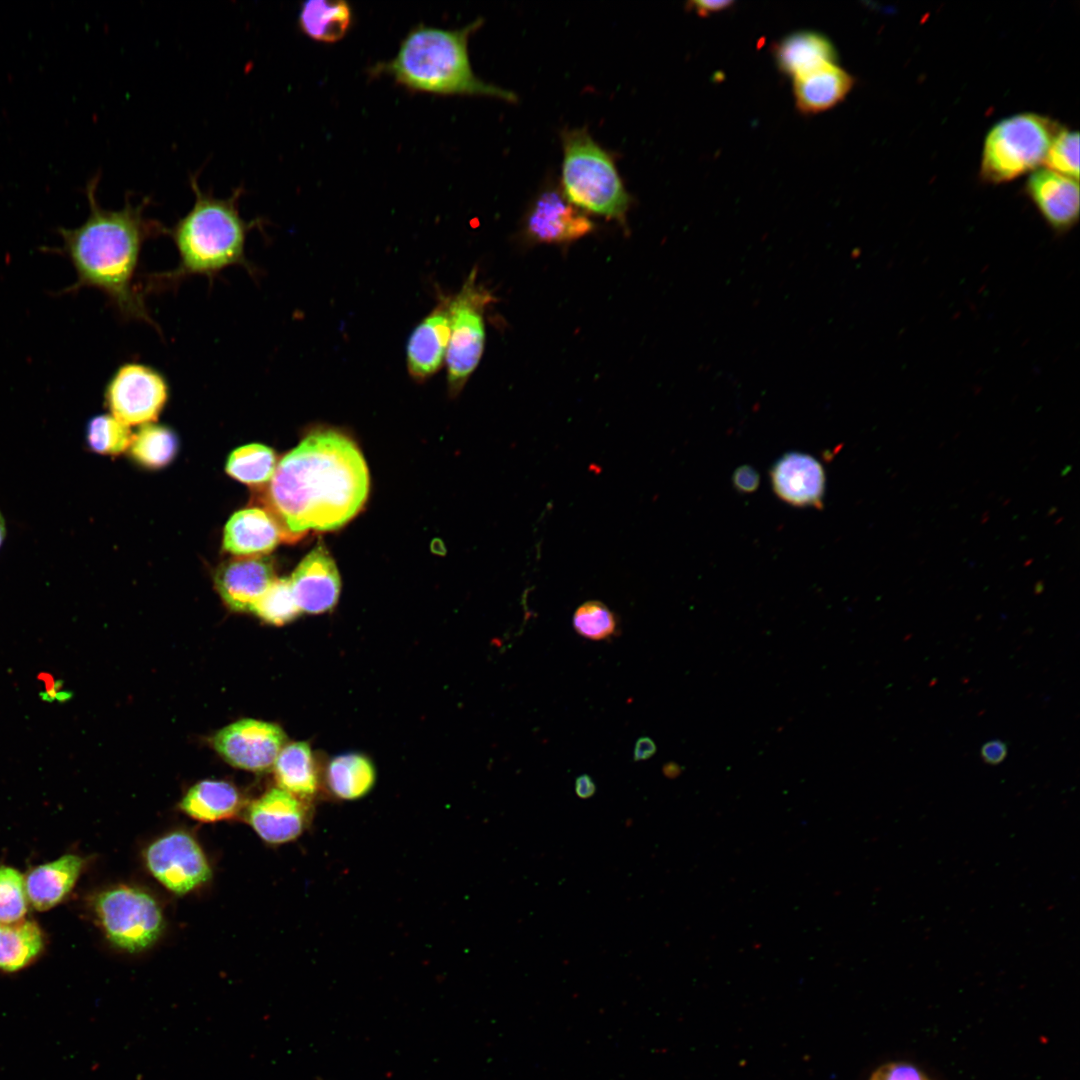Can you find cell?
<instances>
[{
    "instance_id": "cell-13",
    "label": "cell",
    "mask_w": 1080,
    "mask_h": 1080,
    "mask_svg": "<svg viewBox=\"0 0 1080 1080\" xmlns=\"http://www.w3.org/2000/svg\"><path fill=\"white\" fill-rule=\"evenodd\" d=\"M450 297H441L433 310L414 328L406 349L409 375L422 382L442 368L448 349Z\"/></svg>"
},
{
    "instance_id": "cell-33",
    "label": "cell",
    "mask_w": 1080,
    "mask_h": 1080,
    "mask_svg": "<svg viewBox=\"0 0 1080 1080\" xmlns=\"http://www.w3.org/2000/svg\"><path fill=\"white\" fill-rule=\"evenodd\" d=\"M27 906L24 876L13 867L0 866V923L24 919Z\"/></svg>"
},
{
    "instance_id": "cell-8",
    "label": "cell",
    "mask_w": 1080,
    "mask_h": 1080,
    "mask_svg": "<svg viewBox=\"0 0 1080 1080\" xmlns=\"http://www.w3.org/2000/svg\"><path fill=\"white\" fill-rule=\"evenodd\" d=\"M494 300L477 282L473 269L459 292L450 297L451 331L445 363L447 384L452 396L458 395L477 368L485 345V307Z\"/></svg>"
},
{
    "instance_id": "cell-2",
    "label": "cell",
    "mask_w": 1080,
    "mask_h": 1080,
    "mask_svg": "<svg viewBox=\"0 0 1080 1080\" xmlns=\"http://www.w3.org/2000/svg\"><path fill=\"white\" fill-rule=\"evenodd\" d=\"M100 175L86 184L89 215L78 227L60 228L64 254L70 259L76 282L70 290L88 287L101 291L125 320L157 327L147 309L137 270L144 243L167 233L160 222L147 217L149 198L133 204L127 194L121 209L101 207L97 198Z\"/></svg>"
},
{
    "instance_id": "cell-14",
    "label": "cell",
    "mask_w": 1080,
    "mask_h": 1080,
    "mask_svg": "<svg viewBox=\"0 0 1080 1080\" xmlns=\"http://www.w3.org/2000/svg\"><path fill=\"white\" fill-rule=\"evenodd\" d=\"M300 611L323 613L337 602L341 581L336 564L322 543L299 563L290 578Z\"/></svg>"
},
{
    "instance_id": "cell-26",
    "label": "cell",
    "mask_w": 1080,
    "mask_h": 1080,
    "mask_svg": "<svg viewBox=\"0 0 1080 1080\" xmlns=\"http://www.w3.org/2000/svg\"><path fill=\"white\" fill-rule=\"evenodd\" d=\"M273 767L279 788L301 798L316 792L317 774L307 743L294 742L284 746Z\"/></svg>"
},
{
    "instance_id": "cell-5",
    "label": "cell",
    "mask_w": 1080,
    "mask_h": 1080,
    "mask_svg": "<svg viewBox=\"0 0 1080 1080\" xmlns=\"http://www.w3.org/2000/svg\"><path fill=\"white\" fill-rule=\"evenodd\" d=\"M562 188L577 208L623 221L631 199L610 155L586 129L562 133Z\"/></svg>"
},
{
    "instance_id": "cell-17",
    "label": "cell",
    "mask_w": 1080,
    "mask_h": 1080,
    "mask_svg": "<svg viewBox=\"0 0 1080 1080\" xmlns=\"http://www.w3.org/2000/svg\"><path fill=\"white\" fill-rule=\"evenodd\" d=\"M592 229V221L556 190H547L538 197L527 220L528 234L544 243L577 240Z\"/></svg>"
},
{
    "instance_id": "cell-37",
    "label": "cell",
    "mask_w": 1080,
    "mask_h": 1080,
    "mask_svg": "<svg viewBox=\"0 0 1080 1080\" xmlns=\"http://www.w3.org/2000/svg\"><path fill=\"white\" fill-rule=\"evenodd\" d=\"M1007 745L1005 742L995 739L984 743L980 750L982 760L989 765H998L1007 756Z\"/></svg>"
},
{
    "instance_id": "cell-20",
    "label": "cell",
    "mask_w": 1080,
    "mask_h": 1080,
    "mask_svg": "<svg viewBox=\"0 0 1080 1080\" xmlns=\"http://www.w3.org/2000/svg\"><path fill=\"white\" fill-rule=\"evenodd\" d=\"M285 534L266 510L249 508L236 512L224 529L223 546L232 554L256 556L273 550Z\"/></svg>"
},
{
    "instance_id": "cell-16",
    "label": "cell",
    "mask_w": 1080,
    "mask_h": 1080,
    "mask_svg": "<svg viewBox=\"0 0 1080 1080\" xmlns=\"http://www.w3.org/2000/svg\"><path fill=\"white\" fill-rule=\"evenodd\" d=\"M776 495L788 504L823 507L825 473L813 456L789 452L779 458L770 470Z\"/></svg>"
},
{
    "instance_id": "cell-34",
    "label": "cell",
    "mask_w": 1080,
    "mask_h": 1080,
    "mask_svg": "<svg viewBox=\"0 0 1080 1080\" xmlns=\"http://www.w3.org/2000/svg\"><path fill=\"white\" fill-rule=\"evenodd\" d=\"M1045 168L1079 179V134L1060 128L1055 135L1044 162Z\"/></svg>"
},
{
    "instance_id": "cell-10",
    "label": "cell",
    "mask_w": 1080,
    "mask_h": 1080,
    "mask_svg": "<svg viewBox=\"0 0 1080 1080\" xmlns=\"http://www.w3.org/2000/svg\"><path fill=\"white\" fill-rule=\"evenodd\" d=\"M144 860L151 875L178 895L204 885L212 874L202 847L185 831H173L154 840L147 846Z\"/></svg>"
},
{
    "instance_id": "cell-41",
    "label": "cell",
    "mask_w": 1080,
    "mask_h": 1080,
    "mask_svg": "<svg viewBox=\"0 0 1080 1080\" xmlns=\"http://www.w3.org/2000/svg\"><path fill=\"white\" fill-rule=\"evenodd\" d=\"M663 768V772L667 777H674L680 772L679 766L672 762L668 763Z\"/></svg>"
},
{
    "instance_id": "cell-42",
    "label": "cell",
    "mask_w": 1080,
    "mask_h": 1080,
    "mask_svg": "<svg viewBox=\"0 0 1080 1080\" xmlns=\"http://www.w3.org/2000/svg\"><path fill=\"white\" fill-rule=\"evenodd\" d=\"M4 538H5V521H4V518H3V516H2V514L0 512V546L2 545Z\"/></svg>"
},
{
    "instance_id": "cell-27",
    "label": "cell",
    "mask_w": 1080,
    "mask_h": 1080,
    "mask_svg": "<svg viewBox=\"0 0 1080 1080\" xmlns=\"http://www.w3.org/2000/svg\"><path fill=\"white\" fill-rule=\"evenodd\" d=\"M375 769L360 754H345L334 758L327 770L330 790L339 798L355 800L367 794L375 783Z\"/></svg>"
},
{
    "instance_id": "cell-35",
    "label": "cell",
    "mask_w": 1080,
    "mask_h": 1080,
    "mask_svg": "<svg viewBox=\"0 0 1080 1080\" xmlns=\"http://www.w3.org/2000/svg\"><path fill=\"white\" fill-rule=\"evenodd\" d=\"M869 1080H930L912 1064L891 1062L878 1067Z\"/></svg>"
},
{
    "instance_id": "cell-24",
    "label": "cell",
    "mask_w": 1080,
    "mask_h": 1080,
    "mask_svg": "<svg viewBox=\"0 0 1080 1080\" xmlns=\"http://www.w3.org/2000/svg\"><path fill=\"white\" fill-rule=\"evenodd\" d=\"M44 946L43 931L35 921L0 923V971L15 972L27 967Z\"/></svg>"
},
{
    "instance_id": "cell-1",
    "label": "cell",
    "mask_w": 1080,
    "mask_h": 1080,
    "mask_svg": "<svg viewBox=\"0 0 1080 1080\" xmlns=\"http://www.w3.org/2000/svg\"><path fill=\"white\" fill-rule=\"evenodd\" d=\"M366 462L356 444L333 430L315 431L277 464L266 494L286 539L308 530H335L364 505Z\"/></svg>"
},
{
    "instance_id": "cell-18",
    "label": "cell",
    "mask_w": 1080,
    "mask_h": 1080,
    "mask_svg": "<svg viewBox=\"0 0 1080 1080\" xmlns=\"http://www.w3.org/2000/svg\"><path fill=\"white\" fill-rule=\"evenodd\" d=\"M274 579L271 560L264 556H251L223 564L216 572L215 585L229 608L238 612H252Z\"/></svg>"
},
{
    "instance_id": "cell-39",
    "label": "cell",
    "mask_w": 1080,
    "mask_h": 1080,
    "mask_svg": "<svg viewBox=\"0 0 1080 1080\" xmlns=\"http://www.w3.org/2000/svg\"><path fill=\"white\" fill-rule=\"evenodd\" d=\"M656 750V744L651 738L647 736L640 737L635 744L634 761L647 760L656 753Z\"/></svg>"
},
{
    "instance_id": "cell-25",
    "label": "cell",
    "mask_w": 1080,
    "mask_h": 1080,
    "mask_svg": "<svg viewBox=\"0 0 1080 1080\" xmlns=\"http://www.w3.org/2000/svg\"><path fill=\"white\" fill-rule=\"evenodd\" d=\"M351 19V8L345 1L310 0L302 3L298 23L309 38L335 43L344 38Z\"/></svg>"
},
{
    "instance_id": "cell-31",
    "label": "cell",
    "mask_w": 1080,
    "mask_h": 1080,
    "mask_svg": "<svg viewBox=\"0 0 1080 1080\" xmlns=\"http://www.w3.org/2000/svg\"><path fill=\"white\" fill-rule=\"evenodd\" d=\"M133 435L112 415H98L87 425V443L96 453L116 455L130 447Z\"/></svg>"
},
{
    "instance_id": "cell-7",
    "label": "cell",
    "mask_w": 1080,
    "mask_h": 1080,
    "mask_svg": "<svg viewBox=\"0 0 1080 1080\" xmlns=\"http://www.w3.org/2000/svg\"><path fill=\"white\" fill-rule=\"evenodd\" d=\"M92 910L106 939L124 952L148 949L164 929L159 903L136 886L118 884L100 891L92 901Z\"/></svg>"
},
{
    "instance_id": "cell-32",
    "label": "cell",
    "mask_w": 1080,
    "mask_h": 1080,
    "mask_svg": "<svg viewBox=\"0 0 1080 1080\" xmlns=\"http://www.w3.org/2000/svg\"><path fill=\"white\" fill-rule=\"evenodd\" d=\"M615 614L601 601L581 604L573 616V627L582 637L600 641L610 638L617 630Z\"/></svg>"
},
{
    "instance_id": "cell-15",
    "label": "cell",
    "mask_w": 1080,
    "mask_h": 1080,
    "mask_svg": "<svg viewBox=\"0 0 1080 1080\" xmlns=\"http://www.w3.org/2000/svg\"><path fill=\"white\" fill-rule=\"evenodd\" d=\"M245 816L257 835L270 844L295 840L302 834L306 823L302 803L279 787L270 789L250 803Z\"/></svg>"
},
{
    "instance_id": "cell-23",
    "label": "cell",
    "mask_w": 1080,
    "mask_h": 1080,
    "mask_svg": "<svg viewBox=\"0 0 1080 1080\" xmlns=\"http://www.w3.org/2000/svg\"><path fill=\"white\" fill-rule=\"evenodd\" d=\"M775 57L782 72L796 77L821 65L833 63L836 51L822 34L805 31L791 34L779 42Z\"/></svg>"
},
{
    "instance_id": "cell-38",
    "label": "cell",
    "mask_w": 1080,
    "mask_h": 1080,
    "mask_svg": "<svg viewBox=\"0 0 1080 1080\" xmlns=\"http://www.w3.org/2000/svg\"><path fill=\"white\" fill-rule=\"evenodd\" d=\"M731 4H733L732 1L699 0V1H691L688 4V7H689L690 10H694L698 15L706 16V15H709L711 13L718 12V11H721L723 9H726Z\"/></svg>"
},
{
    "instance_id": "cell-6",
    "label": "cell",
    "mask_w": 1080,
    "mask_h": 1080,
    "mask_svg": "<svg viewBox=\"0 0 1080 1080\" xmlns=\"http://www.w3.org/2000/svg\"><path fill=\"white\" fill-rule=\"evenodd\" d=\"M1061 127L1036 113H1019L998 121L983 145L980 177L986 183L1011 181L1044 165Z\"/></svg>"
},
{
    "instance_id": "cell-29",
    "label": "cell",
    "mask_w": 1080,
    "mask_h": 1080,
    "mask_svg": "<svg viewBox=\"0 0 1080 1080\" xmlns=\"http://www.w3.org/2000/svg\"><path fill=\"white\" fill-rule=\"evenodd\" d=\"M276 466V455L272 449L261 444H249L230 454L226 472L243 483L260 485L271 480Z\"/></svg>"
},
{
    "instance_id": "cell-40",
    "label": "cell",
    "mask_w": 1080,
    "mask_h": 1080,
    "mask_svg": "<svg viewBox=\"0 0 1080 1080\" xmlns=\"http://www.w3.org/2000/svg\"><path fill=\"white\" fill-rule=\"evenodd\" d=\"M596 786L592 778L583 774L580 775L575 781V792L581 799H588L595 794Z\"/></svg>"
},
{
    "instance_id": "cell-19",
    "label": "cell",
    "mask_w": 1080,
    "mask_h": 1080,
    "mask_svg": "<svg viewBox=\"0 0 1080 1080\" xmlns=\"http://www.w3.org/2000/svg\"><path fill=\"white\" fill-rule=\"evenodd\" d=\"M83 867V858L75 854L33 867L24 877L28 903L37 911L55 907L72 891Z\"/></svg>"
},
{
    "instance_id": "cell-30",
    "label": "cell",
    "mask_w": 1080,
    "mask_h": 1080,
    "mask_svg": "<svg viewBox=\"0 0 1080 1080\" xmlns=\"http://www.w3.org/2000/svg\"><path fill=\"white\" fill-rule=\"evenodd\" d=\"M269 624L283 625L301 612L288 578H275L255 604L253 611Z\"/></svg>"
},
{
    "instance_id": "cell-28",
    "label": "cell",
    "mask_w": 1080,
    "mask_h": 1080,
    "mask_svg": "<svg viewBox=\"0 0 1080 1080\" xmlns=\"http://www.w3.org/2000/svg\"><path fill=\"white\" fill-rule=\"evenodd\" d=\"M177 448L178 441L174 432L154 423L142 424L130 444L133 458L149 468H160L170 463Z\"/></svg>"
},
{
    "instance_id": "cell-4",
    "label": "cell",
    "mask_w": 1080,
    "mask_h": 1080,
    "mask_svg": "<svg viewBox=\"0 0 1080 1080\" xmlns=\"http://www.w3.org/2000/svg\"><path fill=\"white\" fill-rule=\"evenodd\" d=\"M483 20L446 30L420 26L401 42L395 57L380 64L379 72L390 74L399 84L426 93L486 96L514 102L517 96L485 83L473 72L468 40Z\"/></svg>"
},
{
    "instance_id": "cell-3",
    "label": "cell",
    "mask_w": 1080,
    "mask_h": 1080,
    "mask_svg": "<svg viewBox=\"0 0 1080 1080\" xmlns=\"http://www.w3.org/2000/svg\"><path fill=\"white\" fill-rule=\"evenodd\" d=\"M190 186L195 200L191 209L171 227L167 233L178 253L177 266L167 272L151 273L146 277L147 292L176 287L190 276L213 278L231 266H240L250 274L255 266L246 255L249 232L260 221L243 219L239 202L243 186H238L227 198H218L203 191L197 175L190 176Z\"/></svg>"
},
{
    "instance_id": "cell-11",
    "label": "cell",
    "mask_w": 1080,
    "mask_h": 1080,
    "mask_svg": "<svg viewBox=\"0 0 1080 1080\" xmlns=\"http://www.w3.org/2000/svg\"><path fill=\"white\" fill-rule=\"evenodd\" d=\"M285 741L286 736L279 726L242 719L219 730L212 738V745L230 765L264 772L274 766Z\"/></svg>"
},
{
    "instance_id": "cell-9",
    "label": "cell",
    "mask_w": 1080,
    "mask_h": 1080,
    "mask_svg": "<svg viewBox=\"0 0 1080 1080\" xmlns=\"http://www.w3.org/2000/svg\"><path fill=\"white\" fill-rule=\"evenodd\" d=\"M168 394L167 380L159 370L144 363L127 362L110 378L105 399L112 416L128 426L156 420Z\"/></svg>"
},
{
    "instance_id": "cell-22",
    "label": "cell",
    "mask_w": 1080,
    "mask_h": 1080,
    "mask_svg": "<svg viewBox=\"0 0 1080 1080\" xmlns=\"http://www.w3.org/2000/svg\"><path fill=\"white\" fill-rule=\"evenodd\" d=\"M180 809L202 823L233 819L244 808L239 790L223 780H202L193 785L180 801Z\"/></svg>"
},
{
    "instance_id": "cell-36",
    "label": "cell",
    "mask_w": 1080,
    "mask_h": 1080,
    "mask_svg": "<svg viewBox=\"0 0 1080 1080\" xmlns=\"http://www.w3.org/2000/svg\"><path fill=\"white\" fill-rule=\"evenodd\" d=\"M732 481L738 491L751 493L758 488L760 476L753 467L742 465L735 470Z\"/></svg>"
},
{
    "instance_id": "cell-21",
    "label": "cell",
    "mask_w": 1080,
    "mask_h": 1080,
    "mask_svg": "<svg viewBox=\"0 0 1080 1080\" xmlns=\"http://www.w3.org/2000/svg\"><path fill=\"white\" fill-rule=\"evenodd\" d=\"M853 84V77L834 63L821 65L794 77L796 105L806 114L824 111L843 100Z\"/></svg>"
},
{
    "instance_id": "cell-12",
    "label": "cell",
    "mask_w": 1080,
    "mask_h": 1080,
    "mask_svg": "<svg viewBox=\"0 0 1080 1080\" xmlns=\"http://www.w3.org/2000/svg\"><path fill=\"white\" fill-rule=\"evenodd\" d=\"M1025 192L1057 236L1067 234L1077 225L1080 216L1078 180L1040 168L1030 174Z\"/></svg>"
}]
</instances>
